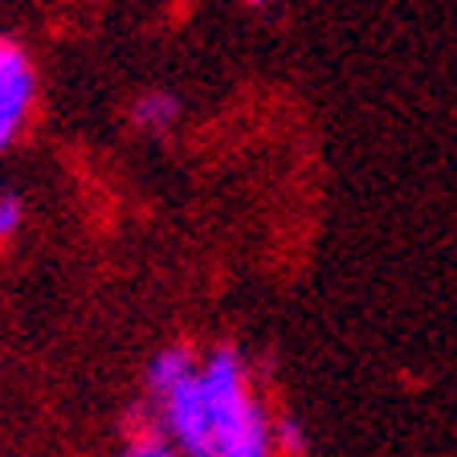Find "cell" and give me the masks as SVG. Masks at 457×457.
<instances>
[{"label": "cell", "instance_id": "1", "mask_svg": "<svg viewBox=\"0 0 457 457\" xmlns=\"http://www.w3.org/2000/svg\"><path fill=\"white\" fill-rule=\"evenodd\" d=\"M196 384L212 425V457H274L270 412L249 392L237 347H217L204 368H196Z\"/></svg>", "mask_w": 457, "mask_h": 457}, {"label": "cell", "instance_id": "2", "mask_svg": "<svg viewBox=\"0 0 457 457\" xmlns=\"http://www.w3.org/2000/svg\"><path fill=\"white\" fill-rule=\"evenodd\" d=\"M160 404V425H163V441H176L180 457H212V425H209V409L200 396L196 376L171 388L168 396L155 400Z\"/></svg>", "mask_w": 457, "mask_h": 457}, {"label": "cell", "instance_id": "3", "mask_svg": "<svg viewBox=\"0 0 457 457\" xmlns=\"http://www.w3.org/2000/svg\"><path fill=\"white\" fill-rule=\"evenodd\" d=\"M33 95H37V74L29 54L17 41L0 37V152L21 135Z\"/></svg>", "mask_w": 457, "mask_h": 457}, {"label": "cell", "instance_id": "4", "mask_svg": "<svg viewBox=\"0 0 457 457\" xmlns=\"http://www.w3.org/2000/svg\"><path fill=\"white\" fill-rule=\"evenodd\" d=\"M147 388H152V396H168L171 388H180L188 376H196V355H192L188 343H171V347H163V352L152 355V363H147Z\"/></svg>", "mask_w": 457, "mask_h": 457}, {"label": "cell", "instance_id": "5", "mask_svg": "<svg viewBox=\"0 0 457 457\" xmlns=\"http://www.w3.org/2000/svg\"><path fill=\"white\" fill-rule=\"evenodd\" d=\"M176 119H180V98L171 95V90H147V95H139V103L131 106V123L152 135L171 131Z\"/></svg>", "mask_w": 457, "mask_h": 457}, {"label": "cell", "instance_id": "6", "mask_svg": "<svg viewBox=\"0 0 457 457\" xmlns=\"http://www.w3.org/2000/svg\"><path fill=\"white\" fill-rule=\"evenodd\" d=\"M270 441H274V457H306V428L295 417L270 420Z\"/></svg>", "mask_w": 457, "mask_h": 457}, {"label": "cell", "instance_id": "7", "mask_svg": "<svg viewBox=\"0 0 457 457\" xmlns=\"http://www.w3.org/2000/svg\"><path fill=\"white\" fill-rule=\"evenodd\" d=\"M127 433H131V441H163L160 404H135L127 412Z\"/></svg>", "mask_w": 457, "mask_h": 457}, {"label": "cell", "instance_id": "8", "mask_svg": "<svg viewBox=\"0 0 457 457\" xmlns=\"http://www.w3.org/2000/svg\"><path fill=\"white\" fill-rule=\"evenodd\" d=\"M21 217H25L21 200L12 196V192H4V196H0V241L17 233V228H21Z\"/></svg>", "mask_w": 457, "mask_h": 457}, {"label": "cell", "instance_id": "9", "mask_svg": "<svg viewBox=\"0 0 457 457\" xmlns=\"http://www.w3.org/2000/svg\"><path fill=\"white\" fill-rule=\"evenodd\" d=\"M123 457H180L168 441H131Z\"/></svg>", "mask_w": 457, "mask_h": 457}]
</instances>
